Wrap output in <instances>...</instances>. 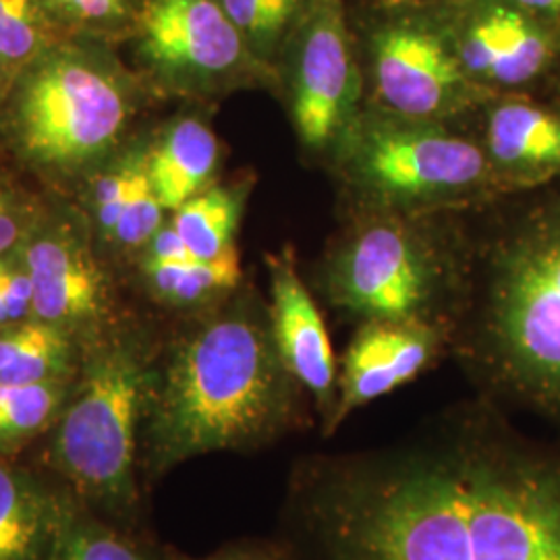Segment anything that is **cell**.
<instances>
[{"label":"cell","mask_w":560,"mask_h":560,"mask_svg":"<svg viewBox=\"0 0 560 560\" xmlns=\"http://www.w3.org/2000/svg\"><path fill=\"white\" fill-rule=\"evenodd\" d=\"M136 260L187 261L198 260V258L189 252L185 241L180 240L179 233L175 231L168 217V221L162 224L156 235L148 241L145 247L133 258V261Z\"/></svg>","instance_id":"cell-28"},{"label":"cell","mask_w":560,"mask_h":560,"mask_svg":"<svg viewBox=\"0 0 560 560\" xmlns=\"http://www.w3.org/2000/svg\"><path fill=\"white\" fill-rule=\"evenodd\" d=\"M164 339L115 322L83 345L73 393L55 423L50 460L88 501L127 513L138 501L141 436Z\"/></svg>","instance_id":"cell-5"},{"label":"cell","mask_w":560,"mask_h":560,"mask_svg":"<svg viewBox=\"0 0 560 560\" xmlns=\"http://www.w3.org/2000/svg\"><path fill=\"white\" fill-rule=\"evenodd\" d=\"M127 42L154 96L208 102L245 88L275 90L222 0H145Z\"/></svg>","instance_id":"cell-8"},{"label":"cell","mask_w":560,"mask_h":560,"mask_svg":"<svg viewBox=\"0 0 560 560\" xmlns=\"http://www.w3.org/2000/svg\"><path fill=\"white\" fill-rule=\"evenodd\" d=\"M513 2L560 32V0H513Z\"/></svg>","instance_id":"cell-30"},{"label":"cell","mask_w":560,"mask_h":560,"mask_svg":"<svg viewBox=\"0 0 560 560\" xmlns=\"http://www.w3.org/2000/svg\"><path fill=\"white\" fill-rule=\"evenodd\" d=\"M0 148H2V145H0Z\"/></svg>","instance_id":"cell-33"},{"label":"cell","mask_w":560,"mask_h":560,"mask_svg":"<svg viewBox=\"0 0 560 560\" xmlns=\"http://www.w3.org/2000/svg\"><path fill=\"white\" fill-rule=\"evenodd\" d=\"M145 0H46L60 30L71 36L127 42Z\"/></svg>","instance_id":"cell-26"},{"label":"cell","mask_w":560,"mask_h":560,"mask_svg":"<svg viewBox=\"0 0 560 560\" xmlns=\"http://www.w3.org/2000/svg\"><path fill=\"white\" fill-rule=\"evenodd\" d=\"M75 378L32 384L0 382V455L18 451L55 428Z\"/></svg>","instance_id":"cell-22"},{"label":"cell","mask_w":560,"mask_h":560,"mask_svg":"<svg viewBox=\"0 0 560 560\" xmlns=\"http://www.w3.org/2000/svg\"><path fill=\"white\" fill-rule=\"evenodd\" d=\"M316 428L312 400L280 358L268 300L243 282L164 337L141 436V478L187 460L256 453Z\"/></svg>","instance_id":"cell-2"},{"label":"cell","mask_w":560,"mask_h":560,"mask_svg":"<svg viewBox=\"0 0 560 560\" xmlns=\"http://www.w3.org/2000/svg\"><path fill=\"white\" fill-rule=\"evenodd\" d=\"M355 30L370 101L409 119L451 122L490 101L463 73L430 4L378 7Z\"/></svg>","instance_id":"cell-9"},{"label":"cell","mask_w":560,"mask_h":560,"mask_svg":"<svg viewBox=\"0 0 560 560\" xmlns=\"http://www.w3.org/2000/svg\"><path fill=\"white\" fill-rule=\"evenodd\" d=\"M67 36L46 0H0V96L50 44Z\"/></svg>","instance_id":"cell-24"},{"label":"cell","mask_w":560,"mask_h":560,"mask_svg":"<svg viewBox=\"0 0 560 560\" xmlns=\"http://www.w3.org/2000/svg\"><path fill=\"white\" fill-rule=\"evenodd\" d=\"M478 138L502 191L540 187L560 175V110L517 94L480 106Z\"/></svg>","instance_id":"cell-15"},{"label":"cell","mask_w":560,"mask_h":560,"mask_svg":"<svg viewBox=\"0 0 560 560\" xmlns=\"http://www.w3.org/2000/svg\"><path fill=\"white\" fill-rule=\"evenodd\" d=\"M252 194V179L217 180L171 212V224L198 260H217L237 249V231Z\"/></svg>","instance_id":"cell-20"},{"label":"cell","mask_w":560,"mask_h":560,"mask_svg":"<svg viewBox=\"0 0 560 560\" xmlns=\"http://www.w3.org/2000/svg\"><path fill=\"white\" fill-rule=\"evenodd\" d=\"M448 355V332L441 324L365 322L355 326L339 361L337 402L322 441L339 434L345 421L374 400L418 381Z\"/></svg>","instance_id":"cell-13"},{"label":"cell","mask_w":560,"mask_h":560,"mask_svg":"<svg viewBox=\"0 0 560 560\" xmlns=\"http://www.w3.org/2000/svg\"><path fill=\"white\" fill-rule=\"evenodd\" d=\"M148 145L150 133H133L78 189V208L88 222L102 256L108 254L122 208L148 168Z\"/></svg>","instance_id":"cell-21"},{"label":"cell","mask_w":560,"mask_h":560,"mask_svg":"<svg viewBox=\"0 0 560 560\" xmlns=\"http://www.w3.org/2000/svg\"><path fill=\"white\" fill-rule=\"evenodd\" d=\"M469 81L490 98L515 94L560 65V32L513 0L430 4Z\"/></svg>","instance_id":"cell-12"},{"label":"cell","mask_w":560,"mask_h":560,"mask_svg":"<svg viewBox=\"0 0 560 560\" xmlns=\"http://www.w3.org/2000/svg\"><path fill=\"white\" fill-rule=\"evenodd\" d=\"M171 560H291L280 546L277 538L272 540L245 541V544H235L224 550H219L208 557H185V555H175Z\"/></svg>","instance_id":"cell-29"},{"label":"cell","mask_w":560,"mask_h":560,"mask_svg":"<svg viewBox=\"0 0 560 560\" xmlns=\"http://www.w3.org/2000/svg\"><path fill=\"white\" fill-rule=\"evenodd\" d=\"M221 164V140L200 113H179L150 133L148 173L168 214L212 187Z\"/></svg>","instance_id":"cell-16"},{"label":"cell","mask_w":560,"mask_h":560,"mask_svg":"<svg viewBox=\"0 0 560 560\" xmlns=\"http://www.w3.org/2000/svg\"><path fill=\"white\" fill-rule=\"evenodd\" d=\"M115 44L62 36L0 96V145L57 191H78L136 131L148 98Z\"/></svg>","instance_id":"cell-4"},{"label":"cell","mask_w":560,"mask_h":560,"mask_svg":"<svg viewBox=\"0 0 560 560\" xmlns=\"http://www.w3.org/2000/svg\"><path fill=\"white\" fill-rule=\"evenodd\" d=\"M446 330L476 397L560 432V196L532 203L469 256L459 243Z\"/></svg>","instance_id":"cell-3"},{"label":"cell","mask_w":560,"mask_h":560,"mask_svg":"<svg viewBox=\"0 0 560 560\" xmlns=\"http://www.w3.org/2000/svg\"><path fill=\"white\" fill-rule=\"evenodd\" d=\"M268 312L280 358L307 393L316 430L328 423L337 402L339 361L335 355L320 305L301 279L293 247L284 245L266 256Z\"/></svg>","instance_id":"cell-14"},{"label":"cell","mask_w":560,"mask_h":560,"mask_svg":"<svg viewBox=\"0 0 560 560\" xmlns=\"http://www.w3.org/2000/svg\"><path fill=\"white\" fill-rule=\"evenodd\" d=\"M330 164L358 210L430 217L502 194L478 138L363 104Z\"/></svg>","instance_id":"cell-6"},{"label":"cell","mask_w":560,"mask_h":560,"mask_svg":"<svg viewBox=\"0 0 560 560\" xmlns=\"http://www.w3.org/2000/svg\"><path fill=\"white\" fill-rule=\"evenodd\" d=\"M301 150L328 161L365 104L360 44L347 0H314L277 65Z\"/></svg>","instance_id":"cell-10"},{"label":"cell","mask_w":560,"mask_h":560,"mask_svg":"<svg viewBox=\"0 0 560 560\" xmlns=\"http://www.w3.org/2000/svg\"><path fill=\"white\" fill-rule=\"evenodd\" d=\"M275 538L291 560H560V432L474 395L395 441L305 453Z\"/></svg>","instance_id":"cell-1"},{"label":"cell","mask_w":560,"mask_h":560,"mask_svg":"<svg viewBox=\"0 0 560 560\" xmlns=\"http://www.w3.org/2000/svg\"><path fill=\"white\" fill-rule=\"evenodd\" d=\"M439 0H365V4H378V7H399V4H432Z\"/></svg>","instance_id":"cell-31"},{"label":"cell","mask_w":560,"mask_h":560,"mask_svg":"<svg viewBox=\"0 0 560 560\" xmlns=\"http://www.w3.org/2000/svg\"><path fill=\"white\" fill-rule=\"evenodd\" d=\"M73 502L0 460V560H46Z\"/></svg>","instance_id":"cell-17"},{"label":"cell","mask_w":560,"mask_h":560,"mask_svg":"<svg viewBox=\"0 0 560 560\" xmlns=\"http://www.w3.org/2000/svg\"><path fill=\"white\" fill-rule=\"evenodd\" d=\"M133 266L143 293L177 320L219 307L245 282L237 249L217 260H136Z\"/></svg>","instance_id":"cell-18"},{"label":"cell","mask_w":560,"mask_h":560,"mask_svg":"<svg viewBox=\"0 0 560 560\" xmlns=\"http://www.w3.org/2000/svg\"><path fill=\"white\" fill-rule=\"evenodd\" d=\"M13 254V252H11ZM11 254H7V256H0V275H2V270H4V266H7V260H9V256Z\"/></svg>","instance_id":"cell-32"},{"label":"cell","mask_w":560,"mask_h":560,"mask_svg":"<svg viewBox=\"0 0 560 560\" xmlns=\"http://www.w3.org/2000/svg\"><path fill=\"white\" fill-rule=\"evenodd\" d=\"M46 560H171V557L156 555L145 544L131 540L73 506Z\"/></svg>","instance_id":"cell-25"},{"label":"cell","mask_w":560,"mask_h":560,"mask_svg":"<svg viewBox=\"0 0 560 560\" xmlns=\"http://www.w3.org/2000/svg\"><path fill=\"white\" fill-rule=\"evenodd\" d=\"M44 201L0 173V256L20 247L38 219Z\"/></svg>","instance_id":"cell-27"},{"label":"cell","mask_w":560,"mask_h":560,"mask_svg":"<svg viewBox=\"0 0 560 560\" xmlns=\"http://www.w3.org/2000/svg\"><path fill=\"white\" fill-rule=\"evenodd\" d=\"M34 289V318L57 324L85 345L115 324V284L78 206L44 201L21 241Z\"/></svg>","instance_id":"cell-11"},{"label":"cell","mask_w":560,"mask_h":560,"mask_svg":"<svg viewBox=\"0 0 560 560\" xmlns=\"http://www.w3.org/2000/svg\"><path fill=\"white\" fill-rule=\"evenodd\" d=\"M83 342L57 324L32 318L0 330V382L71 381L78 376Z\"/></svg>","instance_id":"cell-19"},{"label":"cell","mask_w":560,"mask_h":560,"mask_svg":"<svg viewBox=\"0 0 560 560\" xmlns=\"http://www.w3.org/2000/svg\"><path fill=\"white\" fill-rule=\"evenodd\" d=\"M436 217L358 210L322 261V300L355 326L421 322L448 328L459 289V241L434 229Z\"/></svg>","instance_id":"cell-7"},{"label":"cell","mask_w":560,"mask_h":560,"mask_svg":"<svg viewBox=\"0 0 560 560\" xmlns=\"http://www.w3.org/2000/svg\"><path fill=\"white\" fill-rule=\"evenodd\" d=\"M254 59L277 90V65L314 0H222Z\"/></svg>","instance_id":"cell-23"}]
</instances>
